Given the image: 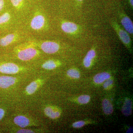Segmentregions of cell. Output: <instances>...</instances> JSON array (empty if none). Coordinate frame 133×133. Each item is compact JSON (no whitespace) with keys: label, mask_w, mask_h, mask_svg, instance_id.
I'll use <instances>...</instances> for the list:
<instances>
[{"label":"cell","mask_w":133,"mask_h":133,"mask_svg":"<svg viewBox=\"0 0 133 133\" xmlns=\"http://www.w3.org/2000/svg\"><path fill=\"white\" fill-rule=\"evenodd\" d=\"M38 54V51L30 46L22 48L17 53V56L22 61H29L32 59Z\"/></svg>","instance_id":"obj_1"},{"label":"cell","mask_w":133,"mask_h":133,"mask_svg":"<svg viewBox=\"0 0 133 133\" xmlns=\"http://www.w3.org/2000/svg\"><path fill=\"white\" fill-rule=\"evenodd\" d=\"M16 78L10 76H0V87L3 88H8L15 84Z\"/></svg>","instance_id":"obj_7"},{"label":"cell","mask_w":133,"mask_h":133,"mask_svg":"<svg viewBox=\"0 0 133 133\" xmlns=\"http://www.w3.org/2000/svg\"><path fill=\"white\" fill-rule=\"evenodd\" d=\"M17 133H34V131L29 129H22L19 130L17 132Z\"/></svg>","instance_id":"obj_25"},{"label":"cell","mask_w":133,"mask_h":133,"mask_svg":"<svg viewBox=\"0 0 133 133\" xmlns=\"http://www.w3.org/2000/svg\"><path fill=\"white\" fill-rule=\"evenodd\" d=\"M5 111L2 108H0V121L3 118L5 115Z\"/></svg>","instance_id":"obj_26"},{"label":"cell","mask_w":133,"mask_h":133,"mask_svg":"<svg viewBox=\"0 0 133 133\" xmlns=\"http://www.w3.org/2000/svg\"><path fill=\"white\" fill-rule=\"evenodd\" d=\"M18 35L15 33L8 34L0 39V45L3 47L7 46L15 42Z\"/></svg>","instance_id":"obj_8"},{"label":"cell","mask_w":133,"mask_h":133,"mask_svg":"<svg viewBox=\"0 0 133 133\" xmlns=\"http://www.w3.org/2000/svg\"><path fill=\"white\" fill-rule=\"evenodd\" d=\"M6 0H0V12L2 11L6 5Z\"/></svg>","instance_id":"obj_24"},{"label":"cell","mask_w":133,"mask_h":133,"mask_svg":"<svg viewBox=\"0 0 133 133\" xmlns=\"http://www.w3.org/2000/svg\"><path fill=\"white\" fill-rule=\"evenodd\" d=\"M121 23L125 30L131 35L133 34V23L129 17L126 15L122 16L121 19Z\"/></svg>","instance_id":"obj_9"},{"label":"cell","mask_w":133,"mask_h":133,"mask_svg":"<svg viewBox=\"0 0 133 133\" xmlns=\"http://www.w3.org/2000/svg\"><path fill=\"white\" fill-rule=\"evenodd\" d=\"M96 56V52L94 50L91 49L88 51L83 61L84 65L86 68H88L91 66L92 60Z\"/></svg>","instance_id":"obj_12"},{"label":"cell","mask_w":133,"mask_h":133,"mask_svg":"<svg viewBox=\"0 0 133 133\" xmlns=\"http://www.w3.org/2000/svg\"><path fill=\"white\" fill-rule=\"evenodd\" d=\"M57 63L54 60H49L43 64L42 67L46 70H52L57 66Z\"/></svg>","instance_id":"obj_18"},{"label":"cell","mask_w":133,"mask_h":133,"mask_svg":"<svg viewBox=\"0 0 133 133\" xmlns=\"http://www.w3.org/2000/svg\"><path fill=\"white\" fill-rule=\"evenodd\" d=\"M40 48L47 54H52L57 52L59 49V44L54 41H45L41 42Z\"/></svg>","instance_id":"obj_3"},{"label":"cell","mask_w":133,"mask_h":133,"mask_svg":"<svg viewBox=\"0 0 133 133\" xmlns=\"http://www.w3.org/2000/svg\"><path fill=\"white\" fill-rule=\"evenodd\" d=\"M90 99V96L88 95H82L79 97L78 101L81 104H87Z\"/></svg>","instance_id":"obj_21"},{"label":"cell","mask_w":133,"mask_h":133,"mask_svg":"<svg viewBox=\"0 0 133 133\" xmlns=\"http://www.w3.org/2000/svg\"><path fill=\"white\" fill-rule=\"evenodd\" d=\"M11 19V15L9 12H5L0 16V25L8 22Z\"/></svg>","instance_id":"obj_19"},{"label":"cell","mask_w":133,"mask_h":133,"mask_svg":"<svg viewBox=\"0 0 133 133\" xmlns=\"http://www.w3.org/2000/svg\"><path fill=\"white\" fill-rule=\"evenodd\" d=\"M38 87V83L36 81H33L26 88V91L29 95L33 94L35 92Z\"/></svg>","instance_id":"obj_17"},{"label":"cell","mask_w":133,"mask_h":133,"mask_svg":"<svg viewBox=\"0 0 133 133\" xmlns=\"http://www.w3.org/2000/svg\"><path fill=\"white\" fill-rule=\"evenodd\" d=\"M132 102L131 100L127 99L122 107V112L125 116H130L132 114Z\"/></svg>","instance_id":"obj_13"},{"label":"cell","mask_w":133,"mask_h":133,"mask_svg":"<svg viewBox=\"0 0 133 133\" xmlns=\"http://www.w3.org/2000/svg\"><path fill=\"white\" fill-rule=\"evenodd\" d=\"M61 28L64 32L68 34L75 33L78 29L76 23L70 22H64L61 24Z\"/></svg>","instance_id":"obj_6"},{"label":"cell","mask_w":133,"mask_h":133,"mask_svg":"<svg viewBox=\"0 0 133 133\" xmlns=\"http://www.w3.org/2000/svg\"><path fill=\"white\" fill-rule=\"evenodd\" d=\"M129 3V5H130L131 7H133V0H128Z\"/></svg>","instance_id":"obj_27"},{"label":"cell","mask_w":133,"mask_h":133,"mask_svg":"<svg viewBox=\"0 0 133 133\" xmlns=\"http://www.w3.org/2000/svg\"><path fill=\"white\" fill-rule=\"evenodd\" d=\"M14 122L16 125L21 128H25L29 125V120L22 115L16 116L14 119Z\"/></svg>","instance_id":"obj_11"},{"label":"cell","mask_w":133,"mask_h":133,"mask_svg":"<svg viewBox=\"0 0 133 133\" xmlns=\"http://www.w3.org/2000/svg\"><path fill=\"white\" fill-rule=\"evenodd\" d=\"M46 19L44 16L41 13L35 15L31 20L30 26L33 30L39 31L42 30L46 24Z\"/></svg>","instance_id":"obj_2"},{"label":"cell","mask_w":133,"mask_h":133,"mask_svg":"<svg viewBox=\"0 0 133 133\" xmlns=\"http://www.w3.org/2000/svg\"><path fill=\"white\" fill-rule=\"evenodd\" d=\"M113 25L122 42L127 46L129 47L131 44V41L128 33L126 30L121 28L118 24L114 23Z\"/></svg>","instance_id":"obj_4"},{"label":"cell","mask_w":133,"mask_h":133,"mask_svg":"<svg viewBox=\"0 0 133 133\" xmlns=\"http://www.w3.org/2000/svg\"><path fill=\"white\" fill-rule=\"evenodd\" d=\"M85 124V122L79 121L73 123L72 124V127L74 128H80L84 125Z\"/></svg>","instance_id":"obj_22"},{"label":"cell","mask_w":133,"mask_h":133,"mask_svg":"<svg viewBox=\"0 0 133 133\" xmlns=\"http://www.w3.org/2000/svg\"><path fill=\"white\" fill-rule=\"evenodd\" d=\"M19 70V66L13 63H6L0 65V72L4 74H15Z\"/></svg>","instance_id":"obj_5"},{"label":"cell","mask_w":133,"mask_h":133,"mask_svg":"<svg viewBox=\"0 0 133 133\" xmlns=\"http://www.w3.org/2000/svg\"><path fill=\"white\" fill-rule=\"evenodd\" d=\"M113 83V80L112 79H108V80L105 82L104 85H103V87H104V88L105 89H106V88H108L109 86H110V85H111Z\"/></svg>","instance_id":"obj_23"},{"label":"cell","mask_w":133,"mask_h":133,"mask_svg":"<svg viewBox=\"0 0 133 133\" xmlns=\"http://www.w3.org/2000/svg\"><path fill=\"white\" fill-rule=\"evenodd\" d=\"M45 115L50 118L55 119L58 118L60 115V112L55 110L51 107L45 108L44 110Z\"/></svg>","instance_id":"obj_15"},{"label":"cell","mask_w":133,"mask_h":133,"mask_svg":"<svg viewBox=\"0 0 133 133\" xmlns=\"http://www.w3.org/2000/svg\"><path fill=\"white\" fill-rule=\"evenodd\" d=\"M111 76L107 72H103L95 75L94 78V81L97 84H101L105 80L110 78Z\"/></svg>","instance_id":"obj_14"},{"label":"cell","mask_w":133,"mask_h":133,"mask_svg":"<svg viewBox=\"0 0 133 133\" xmlns=\"http://www.w3.org/2000/svg\"><path fill=\"white\" fill-rule=\"evenodd\" d=\"M102 108L105 114L109 115L111 114L113 112V107L112 104L108 100L105 99L102 102Z\"/></svg>","instance_id":"obj_16"},{"label":"cell","mask_w":133,"mask_h":133,"mask_svg":"<svg viewBox=\"0 0 133 133\" xmlns=\"http://www.w3.org/2000/svg\"><path fill=\"white\" fill-rule=\"evenodd\" d=\"M67 74L70 77L74 78H79L80 74L77 70L74 69H70L67 72Z\"/></svg>","instance_id":"obj_20"},{"label":"cell","mask_w":133,"mask_h":133,"mask_svg":"<svg viewBox=\"0 0 133 133\" xmlns=\"http://www.w3.org/2000/svg\"><path fill=\"white\" fill-rule=\"evenodd\" d=\"M10 4L15 9L19 10L29 5L31 0H8Z\"/></svg>","instance_id":"obj_10"}]
</instances>
